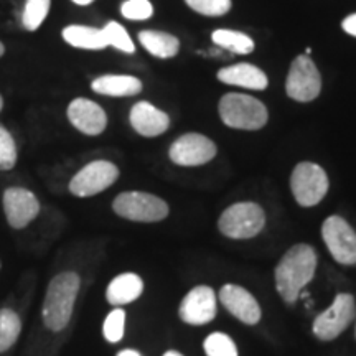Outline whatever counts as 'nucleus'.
<instances>
[{
	"instance_id": "bb28decb",
	"label": "nucleus",
	"mask_w": 356,
	"mask_h": 356,
	"mask_svg": "<svg viewBox=\"0 0 356 356\" xmlns=\"http://www.w3.org/2000/svg\"><path fill=\"white\" fill-rule=\"evenodd\" d=\"M203 350L207 356H239L233 338L221 332L210 333L204 338Z\"/></svg>"
},
{
	"instance_id": "20e7f679",
	"label": "nucleus",
	"mask_w": 356,
	"mask_h": 356,
	"mask_svg": "<svg viewBox=\"0 0 356 356\" xmlns=\"http://www.w3.org/2000/svg\"><path fill=\"white\" fill-rule=\"evenodd\" d=\"M220 118L226 126L241 131H259L267 124L266 106L256 97L229 92L220 101Z\"/></svg>"
},
{
	"instance_id": "5701e85b",
	"label": "nucleus",
	"mask_w": 356,
	"mask_h": 356,
	"mask_svg": "<svg viewBox=\"0 0 356 356\" xmlns=\"http://www.w3.org/2000/svg\"><path fill=\"white\" fill-rule=\"evenodd\" d=\"M211 40L218 47L233 51L236 55H249L251 51H254L256 47L251 37L243 32H236V30H216L213 32Z\"/></svg>"
},
{
	"instance_id": "6ab92c4d",
	"label": "nucleus",
	"mask_w": 356,
	"mask_h": 356,
	"mask_svg": "<svg viewBox=\"0 0 356 356\" xmlns=\"http://www.w3.org/2000/svg\"><path fill=\"white\" fill-rule=\"evenodd\" d=\"M218 79L231 86L262 91L269 84L266 73L251 63H238L218 71Z\"/></svg>"
},
{
	"instance_id": "7ed1b4c3",
	"label": "nucleus",
	"mask_w": 356,
	"mask_h": 356,
	"mask_svg": "<svg viewBox=\"0 0 356 356\" xmlns=\"http://www.w3.org/2000/svg\"><path fill=\"white\" fill-rule=\"evenodd\" d=\"M317 262V251L309 244H296L280 257L274 270V280L280 299L287 305L299 300L302 291L314 279Z\"/></svg>"
},
{
	"instance_id": "9d476101",
	"label": "nucleus",
	"mask_w": 356,
	"mask_h": 356,
	"mask_svg": "<svg viewBox=\"0 0 356 356\" xmlns=\"http://www.w3.org/2000/svg\"><path fill=\"white\" fill-rule=\"evenodd\" d=\"M327 172L317 163L300 162L292 170L291 190L300 207L310 208L318 204L328 191Z\"/></svg>"
},
{
	"instance_id": "4468645a",
	"label": "nucleus",
	"mask_w": 356,
	"mask_h": 356,
	"mask_svg": "<svg viewBox=\"0 0 356 356\" xmlns=\"http://www.w3.org/2000/svg\"><path fill=\"white\" fill-rule=\"evenodd\" d=\"M218 314L216 293L210 286H197L186 293L178 307V317L186 325L202 327L215 320Z\"/></svg>"
},
{
	"instance_id": "2f4dec72",
	"label": "nucleus",
	"mask_w": 356,
	"mask_h": 356,
	"mask_svg": "<svg viewBox=\"0 0 356 356\" xmlns=\"http://www.w3.org/2000/svg\"><path fill=\"white\" fill-rule=\"evenodd\" d=\"M115 356H142L140 351L134 350V348H124L121 351H118V355Z\"/></svg>"
},
{
	"instance_id": "aec40b11",
	"label": "nucleus",
	"mask_w": 356,
	"mask_h": 356,
	"mask_svg": "<svg viewBox=\"0 0 356 356\" xmlns=\"http://www.w3.org/2000/svg\"><path fill=\"white\" fill-rule=\"evenodd\" d=\"M92 91L102 96L127 97L142 91V81L131 74H104L91 83Z\"/></svg>"
},
{
	"instance_id": "72a5a7b5",
	"label": "nucleus",
	"mask_w": 356,
	"mask_h": 356,
	"mask_svg": "<svg viewBox=\"0 0 356 356\" xmlns=\"http://www.w3.org/2000/svg\"><path fill=\"white\" fill-rule=\"evenodd\" d=\"M162 356H184V355H181L180 351H177V350H168Z\"/></svg>"
},
{
	"instance_id": "473e14b6",
	"label": "nucleus",
	"mask_w": 356,
	"mask_h": 356,
	"mask_svg": "<svg viewBox=\"0 0 356 356\" xmlns=\"http://www.w3.org/2000/svg\"><path fill=\"white\" fill-rule=\"evenodd\" d=\"M71 2H74L76 6H89V3H92L95 0H71Z\"/></svg>"
},
{
	"instance_id": "f257e3e1",
	"label": "nucleus",
	"mask_w": 356,
	"mask_h": 356,
	"mask_svg": "<svg viewBox=\"0 0 356 356\" xmlns=\"http://www.w3.org/2000/svg\"><path fill=\"white\" fill-rule=\"evenodd\" d=\"M84 275L74 266H60L44 286L37 323L26 337L22 356H55L76 315Z\"/></svg>"
},
{
	"instance_id": "39448f33",
	"label": "nucleus",
	"mask_w": 356,
	"mask_h": 356,
	"mask_svg": "<svg viewBox=\"0 0 356 356\" xmlns=\"http://www.w3.org/2000/svg\"><path fill=\"white\" fill-rule=\"evenodd\" d=\"M113 211L119 218L134 222H159L170 213L165 200L145 191H124L113 202Z\"/></svg>"
},
{
	"instance_id": "4c0bfd02",
	"label": "nucleus",
	"mask_w": 356,
	"mask_h": 356,
	"mask_svg": "<svg viewBox=\"0 0 356 356\" xmlns=\"http://www.w3.org/2000/svg\"><path fill=\"white\" fill-rule=\"evenodd\" d=\"M355 337H356V330H355Z\"/></svg>"
},
{
	"instance_id": "a211bd4d",
	"label": "nucleus",
	"mask_w": 356,
	"mask_h": 356,
	"mask_svg": "<svg viewBox=\"0 0 356 356\" xmlns=\"http://www.w3.org/2000/svg\"><path fill=\"white\" fill-rule=\"evenodd\" d=\"M145 284L139 274L122 273L118 274L106 287V300L113 307H124L139 300L144 293Z\"/></svg>"
},
{
	"instance_id": "412c9836",
	"label": "nucleus",
	"mask_w": 356,
	"mask_h": 356,
	"mask_svg": "<svg viewBox=\"0 0 356 356\" xmlns=\"http://www.w3.org/2000/svg\"><path fill=\"white\" fill-rule=\"evenodd\" d=\"M63 40L71 47L79 48V50L97 51L108 48V40L102 32V29L86 25H70L63 30Z\"/></svg>"
},
{
	"instance_id": "a878e982",
	"label": "nucleus",
	"mask_w": 356,
	"mask_h": 356,
	"mask_svg": "<svg viewBox=\"0 0 356 356\" xmlns=\"http://www.w3.org/2000/svg\"><path fill=\"white\" fill-rule=\"evenodd\" d=\"M19 162V149L10 131L0 122V172H10Z\"/></svg>"
},
{
	"instance_id": "c85d7f7f",
	"label": "nucleus",
	"mask_w": 356,
	"mask_h": 356,
	"mask_svg": "<svg viewBox=\"0 0 356 356\" xmlns=\"http://www.w3.org/2000/svg\"><path fill=\"white\" fill-rule=\"evenodd\" d=\"M195 12L208 17H221L231 10V0H185Z\"/></svg>"
},
{
	"instance_id": "4be33fe9",
	"label": "nucleus",
	"mask_w": 356,
	"mask_h": 356,
	"mask_svg": "<svg viewBox=\"0 0 356 356\" xmlns=\"http://www.w3.org/2000/svg\"><path fill=\"white\" fill-rule=\"evenodd\" d=\"M139 42L150 55L163 58V60L175 56L178 48H180L177 37L165 32H157V30H144V32H140Z\"/></svg>"
},
{
	"instance_id": "6e6552de",
	"label": "nucleus",
	"mask_w": 356,
	"mask_h": 356,
	"mask_svg": "<svg viewBox=\"0 0 356 356\" xmlns=\"http://www.w3.org/2000/svg\"><path fill=\"white\" fill-rule=\"evenodd\" d=\"M2 207L8 228L15 233H24L29 229L42 213V203L37 195L30 188L19 185L3 190Z\"/></svg>"
},
{
	"instance_id": "cd10ccee",
	"label": "nucleus",
	"mask_w": 356,
	"mask_h": 356,
	"mask_svg": "<svg viewBox=\"0 0 356 356\" xmlns=\"http://www.w3.org/2000/svg\"><path fill=\"white\" fill-rule=\"evenodd\" d=\"M102 32L106 35L109 47L124 53L136 51V44H134L131 35H129L127 30L124 29L121 24H118V22H109V24L102 29Z\"/></svg>"
},
{
	"instance_id": "f704fd0d",
	"label": "nucleus",
	"mask_w": 356,
	"mask_h": 356,
	"mask_svg": "<svg viewBox=\"0 0 356 356\" xmlns=\"http://www.w3.org/2000/svg\"><path fill=\"white\" fill-rule=\"evenodd\" d=\"M6 55V47H3V43L0 42V58Z\"/></svg>"
},
{
	"instance_id": "dca6fc26",
	"label": "nucleus",
	"mask_w": 356,
	"mask_h": 356,
	"mask_svg": "<svg viewBox=\"0 0 356 356\" xmlns=\"http://www.w3.org/2000/svg\"><path fill=\"white\" fill-rule=\"evenodd\" d=\"M66 115H68L71 126L84 136H101L108 127L106 111L95 101L86 99V97H78V99L71 101Z\"/></svg>"
},
{
	"instance_id": "0eeeda50",
	"label": "nucleus",
	"mask_w": 356,
	"mask_h": 356,
	"mask_svg": "<svg viewBox=\"0 0 356 356\" xmlns=\"http://www.w3.org/2000/svg\"><path fill=\"white\" fill-rule=\"evenodd\" d=\"M119 167L111 160H92L71 177L68 191L76 198L96 197L118 181Z\"/></svg>"
},
{
	"instance_id": "e433bc0d",
	"label": "nucleus",
	"mask_w": 356,
	"mask_h": 356,
	"mask_svg": "<svg viewBox=\"0 0 356 356\" xmlns=\"http://www.w3.org/2000/svg\"><path fill=\"white\" fill-rule=\"evenodd\" d=\"M2 267H3V262H2V257H0V270H2Z\"/></svg>"
},
{
	"instance_id": "b1692460",
	"label": "nucleus",
	"mask_w": 356,
	"mask_h": 356,
	"mask_svg": "<svg viewBox=\"0 0 356 356\" xmlns=\"http://www.w3.org/2000/svg\"><path fill=\"white\" fill-rule=\"evenodd\" d=\"M51 0H25L24 12H22V25L29 32H35L43 25L44 19L50 12Z\"/></svg>"
},
{
	"instance_id": "9b49d317",
	"label": "nucleus",
	"mask_w": 356,
	"mask_h": 356,
	"mask_svg": "<svg viewBox=\"0 0 356 356\" xmlns=\"http://www.w3.org/2000/svg\"><path fill=\"white\" fill-rule=\"evenodd\" d=\"M322 238L333 259L341 266L356 264V231L341 216H328L322 225Z\"/></svg>"
},
{
	"instance_id": "ddd939ff",
	"label": "nucleus",
	"mask_w": 356,
	"mask_h": 356,
	"mask_svg": "<svg viewBox=\"0 0 356 356\" xmlns=\"http://www.w3.org/2000/svg\"><path fill=\"white\" fill-rule=\"evenodd\" d=\"M216 152V144L211 139L203 134L188 132L173 142L168 150V157L175 165L198 167L211 162Z\"/></svg>"
},
{
	"instance_id": "f3484780",
	"label": "nucleus",
	"mask_w": 356,
	"mask_h": 356,
	"mask_svg": "<svg viewBox=\"0 0 356 356\" xmlns=\"http://www.w3.org/2000/svg\"><path fill=\"white\" fill-rule=\"evenodd\" d=\"M129 121L134 131L144 137L162 136L170 126V118L167 113L155 108L154 104L147 101H140L132 106Z\"/></svg>"
},
{
	"instance_id": "423d86ee",
	"label": "nucleus",
	"mask_w": 356,
	"mask_h": 356,
	"mask_svg": "<svg viewBox=\"0 0 356 356\" xmlns=\"http://www.w3.org/2000/svg\"><path fill=\"white\" fill-rule=\"evenodd\" d=\"M266 213L261 204L241 202L231 204L218 220V229L229 239H251L264 229Z\"/></svg>"
},
{
	"instance_id": "7c9ffc66",
	"label": "nucleus",
	"mask_w": 356,
	"mask_h": 356,
	"mask_svg": "<svg viewBox=\"0 0 356 356\" xmlns=\"http://www.w3.org/2000/svg\"><path fill=\"white\" fill-rule=\"evenodd\" d=\"M341 26H343V30L346 33L351 35V37H356V13L346 17V19L343 20V24H341Z\"/></svg>"
},
{
	"instance_id": "2eb2a0df",
	"label": "nucleus",
	"mask_w": 356,
	"mask_h": 356,
	"mask_svg": "<svg viewBox=\"0 0 356 356\" xmlns=\"http://www.w3.org/2000/svg\"><path fill=\"white\" fill-rule=\"evenodd\" d=\"M218 297H220L222 307L241 323L251 325L252 327V325H257L261 322V305L248 289L236 286V284H226V286L221 287Z\"/></svg>"
},
{
	"instance_id": "393cba45",
	"label": "nucleus",
	"mask_w": 356,
	"mask_h": 356,
	"mask_svg": "<svg viewBox=\"0 0 356 356\" xmlns=\"http://www.w3.org/2000/svg\"><path fill=\"white\" fill-rule=\"evenodd\" d=\"M126 310L122 307H114L113 310L106 315L104 323H102V337L111 345L122 341L126 335Z\"/></svg>"
},
{
	"instance_id": "f03ea898",
	"label": "nucleus",
	"mask_w": 356,
	"mask_h": 356,
	"mask_svg": "<svg viewBox=\"0 0 356 356\" xmlns=\"http://www.w3.org/2000/svg\"><path fill=\"white\" fill-rule=\"evenodd\" d=\"M35 293V275L25 273L0 300V356H15L24 338Z\"/></svg>"
},
{
	"instance_id": "1a4fd4ad",
	"label": "nucleus",
	"mask_w": 356,
	"mask_h": 356,
	"mask_svg": "<svg viewBox=\"0 0 356 356\" xmlns=\"http://www.w3.org/2000/svg\"><path fill=\"white\" fill-rule=\"evenodd\" d=\"M356 317V302L351 293L340 292L332 305L317 315L312 332L320 341H332L343 333Z\"/></svg>"
},
{
	"instance_id": "f8f14e48",
	"label": "nucleus",
	"mask_w": 356,
	"mask_h": 356,
	"mask_svg": "<svg viewBox=\"0 0 356 356\" xmlns=\"http://www.w3.org/2000/svg\"><path fill=\"white\" fill-rule=\"evenodd\" d=\"M287 96L293 101L310 102L322 91V78L309 55H300L292 61L286 83Z\"/></svg>"
},
{
	"instance_id": "c9c22d12",
	"label": "nucleus",
	"mask_w": 356,
	"mask_h": 356,
	"mask_svg": "<svg viewBox=\"0 0 356 356\" xmlns=\"http://www.w3.org/2000/svg\"><path fill=\"white\" fill-rule=\"evenodd\" d=\"M2 109H3V97L0 95V113H2Z\"/></svg>"
},
{
	"instance_id": "c756f323",
	"label": "nucleus",
	"mask_w": 356,
	"mask_h": 356,
	"mask_svg": "<svg viewBox=\"0 0 356 356\" xmlns=\"http://www.w3.org/2000/svg\"><path fill=\"white\" fill-rule=\"evenodd\" d=\"M121 13L127 20H149L154 15V7L149 0H126L121 6Z\"/></svg>"
}]
</instances>
